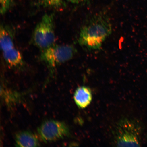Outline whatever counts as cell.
<instances>
[{"label": "cell", "instance_id": "9c48e42d", "mask_svg": "<svg viewBox=\"0 0 147 147\" xmlns=\"http://www.w3.org/2000/svg\"><path fill=\"white\" fill-rule=\"evenodd\" d=\"M8 27L1 25L0 29V46L2 52L15 47L13 36Z\"/></svg>", "mask_w": 147, "mask_h": 147}, {"label": "cell", "instance_id": "3957f363", "mask_svg": "<svg viewBox=\"0 0 147 147\" xmlns=\"http://www.w3.org/2000/svg\"><path fill=\"white\" fill-rule=\"evenodd\" d=\"M76 52V49L72 45L55 44L42 50L40 59L49 67L54 68L72 59Z\"/></svg>", "mask_w": 147, "mask_h": 147}, {"label": "cell", "instance_id": "52a82bcc", "mask_svg": "<svg viewBox=\"0 0 147 147\" xmlns=\"http://www.w3.org/2000/svg\"><path fill=\"white\" fill-rule=\"evenodd\" d=\"M92 96L90 88L82 86L79 87L75 91L74 100L77 106L81 108H85L90 104Z\"/></svg>", "mask_w": 147, "mask_h": 147}, {"label": "cell", "instance_id": "30bf717a", "mask_svg": "<svg viewBox=\"0 0 147 147\" xmlns=\"http://www.w3.org/2000/svg\"><path fill=\"white\" fill-rule=\"evenodd\" d=\"M38 5L43 7L60 8L64 5L63 0H38Z\"/></svg>", "mask_w": 147, "mask_h": 147}, {"label": "cell", "instance_id": "7a4b0ae2", "mask_svg": "<svg viewBox=\"0 0 147 147\" xmlns=\"http://www.w3.org/2000/svg\"><path fill=\"white\" fill-rule=\"evenodd\" d=\"M55 41L54 16L52 14H46L33 32V43L43 50L54 45Z\"/></svg>", "mask_w": 147, "mask_h": 147}, {"label": "cell", "instance_id": "277c9868", "mask_svg": "<svg viewBox=\"0 0 147 147\" xmlns=\"http://www.w3.org/2000/svg\"><path fill=\"white\" fill-rule=\"evenodd\" d=\"M115 138L117 146H140L137 128L133 122L128 119H123L117 124Z\"/></svg>", "mask_w": 147, "mask_h": 147}, {"label": "cell", "instance_id": "7c38bea8", "mask_svg": "<svg viewBox=\"0 0 147 147\" xmlns=\"http://www.w3.org/2000/svg\"><path fill=\"white\" fill-rule=\"evenodd\" d=\"M68 1L74 4H79L83 1H85L86 0H67Z\"/></svg>", "mask_w": 147, "mask_h": 147}, {"label": "cell", "instance_id": "8fae6325", "mask_svg": "<svg viewBox=\"0 0 147 147\" xmlns=\"http://www.w3.org/2000/svg\"><path fill=\"white\" fill-rule=\"evenodd\" d=\"M13 1V0H0V12L1 14H5L8 11L11 7Z\"/></svg>", "mask_w": 147, "mask_h": 147}, {"label": "cell", "instance_id": "ba28073f", "mask_svg": "<svg viewBox=\"0 0 147 147\" xmlns=\"http://www.w3.org/2000/svg\"><path fill=\"white\" fill-rule=\"evenodd\" d=\"M3 53V59L9 65L15 67L23 65L24 60L22 55L15 47Z\"/></svg>", "mask_w": 147, "mask_h": 147}, {"label": "cell", "instance_id": "5b68a950", "mask_svg": "<svg viewBox=\"0 0 147 147\" xmlns=\"http://www.w3.org/2000/svg\"><path fill=\"white\" fill-rule=\"evenodd\" d=\"M40 137L44 142H54L64 138L69 134L67 125L61 121L50 120L44 122L38 128Z\"/></svg>", "mask_w": 147, "mask_h": 147}, {"label": "cell", "instance_id": "8992f818", "mask_svg": "<svg viewBox=\"0 0 147 147\" xmlns=\"http://www.w3.org/2000/svg\"><path fill=\"white\" fill-rule=\"evenodd\" d=\"M16 146L20 147H34L40 146L37 137L32 132H19L15 136Z\"/></svg>", "mask_w": 147, "mask_h": 147}, {"label": "cell", "instance_id": "6da1fadb", "mask_svg": "<svg viewBox=\"0 0 147 147\" xmlns=\"http://www.w3.org/2000/svg\"><path fill=\"white\" fill-rule=\"evenodd\" d=\"M113 30L112 24L105 14L95 15L86 20L79 33L78 41L80 45L89 51L100 49Z\"/></svg>", "mask_w": 147, "mask_h": 147}]
</instances>
